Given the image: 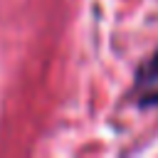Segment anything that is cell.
Returning <instances> with one entry per match:
<instances>
[{
    "instance_id": "6da1fadb",
    "label": "cell",
    "mask_w": 158,
    "mask_h": 158,
    "mask_svg": "<svg viewBox=\"0 0 158 158\" xmlns=\"http://www.w3.org/2000/svg\"><path fill=\"white\" fill-rule=\"evenodd\" d=\"M136 81L138 84H143V86H148V84H156L158 81V52L138 69V74H136Z\"/></svg>"
}]
</instances>
